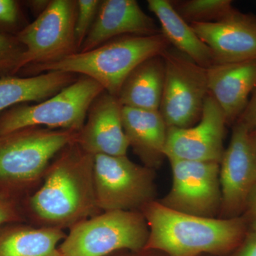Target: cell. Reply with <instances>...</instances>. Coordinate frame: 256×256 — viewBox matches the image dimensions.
I'll return each instance as SVG.
<instances>
[{
  "instance_id": "1",
  "label": "cell",
  "mask_w": 256,
  "mask_h": 256,
  "mask_svg": "<svg viewBox=\"0 0 256 256\" xmlns=\"http://www.w3.org/2000/svg\"><path fill=\"white\" fill-rule=\"evenodd\" d=\"M94 159L76 142L57 154L40 188L26 198L33 226L65 232L102 212L94 188Z\"/></svg>"
},
{
  "instance_id": "2",
  "label": "cell",
  "mask_w": 256,
  "mask_h": 256,
  "mask_svg": "<svg viewBox=\"0 0 256 256\" xmlns=\"http://www.w3.org/2000/svg\"><path fill=\"white\" fill-rule=\"evenodd\" d=\"M141 213L149 228L144 249L166 256H229L249 232L244 216H198L170 210L156 200L146 205Z\"/></svg>"
},
{
  "instance_id": "3",
  "label": "cell",
  "mask_w": 256,
  "mask_h": 256,
  "mask_svg": "<svg viewBox=\"0 0 256 256\" xmlns=\"http://www.w3.org/2000/svg\"><path fill=\"white\" fill-rule=\"evenodd\" d=\"M170 45L162 33L151 36L128 35L56 63L32 66L26 69L33 75L58 70L89 77L98 82L106 92L118 97L129 74L144 60L161 55Z\"/></svg>"
},
{
  "instance_id": "4",
  "label": "cell",
  "mask_w": 256,
  "mask_h": 256,
  "mask_svg": "<svg viewBox=\"0 0 256 256\" xmlns=\"http://www.w3.org/2000/svg\"><path fill=\"white\" fill-rule=\"evenodd\" d=\"M78 134L77 131L44 127L0 134V196L11 200L16 194L30 196L42 184L54 158L76 142Z\"/></svg>"
},
{
  "instance_id": "5",
  "label": "cell",
  "mask_w": 256,
  "mask_h": 256,
  "mask_svg": "<svg viewBox=\"0 0 256 256\" xmlns=\"http://www.w3.org/2000/svg\"><path fill=\"white\" fill-rule=\"evenodd\" d=\"M148 237L149 228L141 212H102L69 229L58 249L62 256H108L142 250Z\"/></svg>"
},
{
  "instance_id": "6",
  "label": "cell",
  "mask_w": 256,
  "mask_h": 256,
  "mask_svg": "<svg viewBox=\"0 0 256 256\" xmlns=\"http://www.w3.org/2000/svg\"><path fill=\"white\" fill-rule=\"evenodd\" d=\"M105 92L98 82L80 76L62 92L36 105L12 108L0 116V134L44 127L79 132L94 101Z\"/></svg>"
},
{
  "instance_id": "7",
  "label": "cell",
  "mask_w": 256,
  "mask_h": 256,
  "mask_svg": "<svg viewBox=\"0 0 256 256\" xmlns=\"http://www.w3.org/2000/svg\"><path fill=\"white\" fill-rule=\"evenodd\" d=\"M94 182L98 206L102 212H141L156 201L154 170L136 164L127 156H94Z\"/></svg>"
},
{
  "instance_id": "8",
  "label": "cell",
  "mask_w": 256,
  "mask_h": 256,
  "mask_svg": "<svg viewBox=\"0 0 256 256\" xmlns=\"http://www.w3.org/2000/svg\"><path fill=\"white\" fill-rule=\"evenodd\" d=\"M165 76L160 112L168 128H188L200 120L208 94L207 68L176 48L162 54Z\"/></svg>"
},
{
  "instance_id": "9",
  "label": "cell",
  "mask_w": 256,
  "mask_h": 256,
  "mask_svg": "<svg viewBox=\"0 0 256 256\" xmlns=\"http://www.w3.org/2000/svg\"><path fill=\"white\" fill-rule=\"evenodd\" d=\"M77 0H52L33 22L18 34L24 46L20 67L53 64L78 53L75 26Z\"/></svg>"
},
{
  "instance_id": "10",
  "label": "cell",
  "mask_w": 256,
  "mask_h": 256,
  "mask_svg": "<svg viewBox=\"0 0 256 256\" xmlns=\"http://www.w3.org/2000/svg\"><path fill=\"white\" fill-rule=\"evenodd\" d=\"M172 173L170 192L160 202L170 210L216 218L222 194L220 163L169 158Z\"/></svg>"
},
{
  "instance_id": "11",
  "label": "cell",
  "mask_w": 256,
  "mask_h": 256,
  "mask_svg": "<svg viewBox=\"0 0 256 256\" xmlns=\"http://www.w3.org/2000/svg\"><path fill=\"white\" fill-rule=\"evenodd\" d=\"M220 165L218 218L242 216L256 188V152L250 132L242 124H234L230 143Z\"/></svg>"
},
{
  "instance_id": "12",
  "label": "cell",
  "mask_w": 256,
  "mask_h": 256,
  "mask_svg": "<svg viewBox=\"0 0 256 256\" xmlns=\"http://www.w3.org/2000/svg\"><path fill=\"white\" fill-rule=\"evenodd\" d=\"M226 126L223 110L208 92L201 119L196 124L188 128H168L165 158L220 164L225 150Z\"/></svg>"
},
{
  "instance_id": "13",
  "label": "cell",
  "mask_w": 256,
  "mask_h": 256,
  "mask_svg": "<svg viewBox=\"0 0 256 256\" xmlns=\"http://www.w3.org/2000/svg\"><path fill=\"white\" fill-rule=\"evenodd\" d=\"M190 26L210 47L216 64L256 60V16L234 10L214 22H193Z\"/></svg>"
},
{
  "instance_id": "14",
  "label": "cell",
  "mask_w": 256,
  "mask_h": 256,
  "mask_svg": "<svg viewBox=\"0 0 256 256\" xmlns=\"http://www.w3.org/2000/svg\"><path fill=\"white\" fill-rule=\"evenodd\" d=\"M122 108L118 97L101 94L88 111L76 142L94 156H127L130 146L122 126Z\"/></svg>"
},
{
  "instance_id": "15",
  "label": "cell",
  "mask_w": 256,
  "mask_h": 256,
  "mask_svg": "<svg viewBox=\"0 0 256 256\" xmlns=\"http://www.w3.org/2000/svg\"><path fill=\"white\" fill-rule=\"evenodd\" d=\"M162 33L154 20L136 0H104L79 52L94 50L120 36H151Z\"/></svg>"
},
{
  "instance_id": "16",
  "label": "cell",
  "mask_w": 256,
  "mask_h": 256,
  "mask_svg": "<svg viewBox=\"0 0 256 256\" xmlns=\"http://www.w3.org/2000/svg\"><path fill=\"white\" fill-rule=\"evenodd\" d=\"M208 92L223 110L227 124L236 122L256 88V60L215 64L207 68Z\"/></svg>"
},
{
  "instance_id": "17",
  "label": "cell",
  "mask_w": 256,
  "mask_h": 256,
  "mask_svg": "<svg viewBox=\"0 0 256 256\" xmlns=\"http://www.w3.org/2000/svg\"><path fill=\"white\" fill-rule=\"evenodd\" d=\"M122 122L129 146L144 166L156 169L165 158L168 126L160 110L122 108Z\"/></svg>"
},
{
  "instance_id": "18",
  "label": "cell",
  "mask_w": 256,
  "mask_h": 256,
  "mask_svg": "<svg viewBox=\"0 0 256 256\" xmlns=\"http://www.w3.org/2000/svg\"><path fill=\"white\" fill-rule=\"evenodd\" d=\"M148 8L156 14L161 31L170 44L204 68L215 65L213 52L168 0H148Z\"/></svg>"
},
{
  "instance_id": "19",
  "label": "cell",
  "mask_w": 256,
  "mask_h": 256,
  "mask_svg": "<svg viewBox=\"0 0 256 256\" xmlns=\"http://www.w3.org/2000/svg\"><path fill=\"white\" fill-rule=\"evenodd\" d=\"M164 60L161 55L138 65L124 80L118 98L121 105L159 110L164 88Z\"/></svg>"
},
{
  "instance_id": "20",
  "label": "cell",
  "mask_w": 256,
  "mask_h": 256,
  "mask_svg": "<svg viewBox=\"0 0 256 256\" xmlns=\"http://www.w3.org/2000/svg\"><path fill=\"white\" fill-rule=\"evenodd\" d=\"M78 78L77 74L58 70L26 78H0V112L21 102L46 100Z\"/></svg>"
},
{
  "instance_id": "21",
  "label": "cell",
  "mask_w": 256,
  "mask_h": 256,
  "mask_svg": "<svg viewBox=\"0 0 256 256\" xmlns=\"http://www.w3.org/2000/svg\"><path fill=\"white\" fill-rule=\"evenodd\" d=\"M66 233L60 229L20 225L0 232V256H62Z\"/></svg>"
},
{
  "instance_id": "22",
  "label": "cell",
  "mask_w": 256,
  "mask_h": 256,
  "mask_svg": "<svg viewBox=\"0 0 256 256\" xmlns=\"http://www.w3.org/2000/svg\"><path fill=\"white\" fill-rule=\"evenodd\" d=\"M172 4L188 24L214 22L235 10L230 0H188Z\"/></svg>"
},
{
  "instance_id": "23",
  "label": "cell",
  "mask_w": 256,
  "mask_h": 256,
  "mask_svg": "<svg viewBox=\"0 0 256 256\" xmlns=\"http://www.w3.org/2000/svg\"><path fill=\"white\" fill-rule=\"evenodd\" d=\"M24 46L16 37L0 34V78L12 76L21 70Z\"/></svg>"
},
{
  "instance_id": "24",
  "label": "cell",
  "mask_w": 256,
  "mask_h": 256,
  "mask_svg": "<svg viewBox=\"0 0 256 256\" xmlns=\"http://www.w3.org/2000/svg\"><path fill=\"white\" fill-rule=\"evenodd\" d=\"M100 3L99 0H77L78 13L75 35L78 52L95 21Z\"/></svg>"
},
{
  "instance_id": "25",
  "label": "cell",
  "mask_w": 256,
  "mask_h": 256,
  "mask_svg": "<svg viewBox=\"0 0 256 256\" xmlns=\"http://www.w3.org/2000/svg\"><path fill=\"white\" fill-rule=\"evenodd\" d=\"M22 220L16 203L13 200L0 196V226L4 224Z\"/></svg>"
},
{
  "instance_id": "26",
  "label": "cell",
  "mask_w": 256,
  "mask_h": 256,
  "mask_svg": "<svg viewBox=\"0 0 256 256\" xmlns=\"http://www.w3.org/2000/svg\"><path fill=\"white\" fill-rule=\"evenodd\" d=\"M236 122L242 124L246 128L249 132L256 130V88L252 92L250 100H248L247 106L239 116Z\"/></svg>"
},
{
  "instance_id": "27",
  "label": "cell",
  "mask_w": 256,
  "mask_h": 256,
  "mask_svg": "<svg viewBox=\"0 0 256 256\" xmlns=\"http://www.w3.org/2000/svg\"><path fill=\"white\" fill-rule=\"evenodd\" d=\"M18 18V8L13 0H0V22L13 24Z\"/></svg>"
},
{
  "instance_id": "28",
  "label": "cell",
  "mask_w": 256,
  "mask_h": 256,
  "mask_svg": "<svg viewBox=\"0 0 256 256\" xmlns=\"http://www.w3.org/2000/svg\"><path fill=\"white\" fill-rule=\"evenodd\" d=\"M229 256H256V232H248L240 246Z\"/></svg>"
},
{
  "instance_id": "29",
  "label": "cell",
  "mask_w": 256,
  "mask_h": 256,
  "mask_svg": "<svg viewBox=\"0 0 256 256\" xmlns=\"http://www.w3.org/2000/svg\"><path fill=\"white\" fill-rule=\"evenodd\" d=\"M244 216L246 220L249 232H256V188Z\"/></svg>"
},
{
  "instance_id": "30",
  "label": "cell",
  "mask_w": 256,
  "mask_h": 256,
  "mask_svg": "<svg viewBox=\"0 0 256 256\" xmlns=\"http://www.w3.org/2000/svg\"><path fill=\"white\" fill-rule=\"evenodd\" d=\"M108 256H166L162 252L156 250H149V249H142L138 252L132 250H121L110 254Z\"/></svg>"
},
{
  "instance_id": "31",
  "label": "cell",
  "mask_w": 256,
  "mask_h": 256,
  "mask_svg": "<svg viewBox=\"0 0 256 256\" xmlns=\"http://www.w3.org/2000/svg\"><path fill=\"white\" fill-rule=\"evenodd\" d=\"M250 138H252V146H254V149L256 152V130L252 131V132H250Z\"/></svg>"
}]
</instances>
